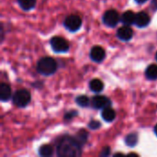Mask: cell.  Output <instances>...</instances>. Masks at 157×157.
Listing matches in <instances>:
<instances>
[{"mask_svg": "<svg viewBox=\"0 0 157 157\" xmlns=\"http://www.w3.org/2000/svg\"><path fill=\"white\" fill-rule=\"evenodd\" d=\"M83 144L76 137L63 136L56 143V154L58 156H79L82 154Z\"/></svg>", "mask_w": 157, "mask_h": 157, "instance_id": "6da1fadb", "label": "cell"}, {"mask_svg": "<svg viewBox=\"0 0 157 157\" xmlns=\"http://www.w3.org/2000/svg\"><path fill=\"white\" fill-rule=\"evenodd\" d=\"M57 70V63L52 57H43L37 63V71L42 75H52Z\"/></svg>", "mask_w": 157, "mask_h": 157, "instance_id": "7a4b0ae2", "label": "cell"}, {"mask_svg": "<svg viewBox=\"0 0 157 157\" xmlns=\"http://www.w3.org/2000/svg\"><path fill=\"white\" fill-rule=\"evenodd\" d=\"M31 99L30 93L27 89H19L13 95V103L19 108L26 107Z\"/></svg>", "mask_w": 157, "mask_h": 157, "instance_id": "3957f363", "label": "cell"}, {"mask_svg": "<svg viewBox=\"0 0 157 157\" xmlns=\"http://www.w3.org/2000/svg\"><path fill=\"white\" fill-rule=\"evenodd\" d=\"M52 49L55 52H66L69 51V42L63 37H52L50 40Z\"/></svg>", "mask_w": 157, "mask_h": 157, "instance_id": "277c9868", "label": "cell"}, {"mask_svg": "<svg viewBox=\"0 0 157 157\" xmlns=\"http://www.w3.org/2000/svg\"><path fill=\"white\" fill-rule=\"evenodd\" d=\"M120 17H120L117 10L109 9V10H107L104 13V15L102 17V21L106 26L114 28V27H116L118 25V23L120 21Z\"/></svg>", "mask_w": 157, "mask_h": 157, "instance_id": "5b68a950", "label": "cell"}, {"mask_svg": "<svg viewBox=\"0 0 157 157\" xmlns=\"http://www.w3.org/2000/svg\"><path fill=\"white\" fill-rule=\"evenodd\" d=\"M63 25H64L65 29H68L69 31L75 32V31H77L81 28V26H82V19L77 15H70V16H68L64 19Z\"/></svg>", "mask_w": 157, "mask_h": 157, "instance_id": "8992f818", "label": "cell"}, {"mask_svg": "<svg viewBox=\"0 0 157 157\" xmlns=\"http://www.w3.org/2000/svg\"><path fill=\"white\" fill-rule=\"evenodd\" d=\"M91 105L94 109H103L107 107H110L111 101L105 96H95L94 98H92Z\"/></svg>", "mask_w": 157, "mask_h": 157, "instance_id": "52a82bcc", "label": "cell"}, {"mask_svg": "<svg viewBox=\"0 0 157 157\" xmlns=\"http://www.w3.org/2000/svg\"><path fill=\"white\" fill-rule=\"evenodd\" d=\"M133 36V30L130 26L124 25L123 27H121L117 31V37L123 41L130 40Z\"/></svg>", "mask_w": 157, "mask_h": 157, "instance_id": "ba28073f", "label": "cell"}, {"mask_svg": "<svg viewBox=\"0 0 157 157\" xmlns=\"http://www.w3.org/2000/svg\"><path fill=\"white\" fill-rule=\"evenodd\" d=\"M106 57L105 50L100 46H94L90 51V58L96 63H101Z\"/></svg>", "mask_w": 157, "mask_h": 157, "instance_id": "9c48e42d", "label": "cell"}, {"mask_svg": "<svg viewBox=\"0 0 157 157\" xmlns=\"http://www.w3.org/2000/svg\"><path fill=\"white\" fill-rule=\"evenodd\" d=\"M150 21H151V18H150V16L147 13L139 12V13L136 14L134 24L138 28H145L150 24Z\"/></svg>", "mask_w": 157, "mask_h": 157, "instance_id": "30bf717a", "label": "cell"}, {"mask_svg": "<svg viewBox=\"0 0 157 157\" xmlns=\"http://www.w3.org/2000/svg\"><path fill=\"white\" fill-rule=\"evenodd\" d=\"M11 98V87L6 83L0 85V99L2 101H7Z\"/></svg>", "mask_w": 157, "mask_h": 157, "instance_id": "8fae6325", "label": "cell"}, {"mask_svg": "<svg viewBox=\"0 0 157 157\" xmlns=\"http://www.w3.org/2000/svg\"><path fill=\"white\" fill-rule=\"evenodd\" d=\"M101 117L102 119L107 121V122H111L115 120L116 118V113H115V110L113 109H111L110 107H107L105 109H102V112H101Z\"/></svg>", "mask_w": 157, "mask_h": 157, "instance_id": "7c38bea8", "label": "cell"}, {"mask_svg": "<svg viewBox=\"0 0 157 157\" xmlns=\"http://www.w3.org/2000/svg\"><path fill=\"white\" fill-rule=\"evenodd\" d=\"M135 17H136V14H134L132 11L129 10V11H126L125 13L122 14L121 16V22L124 24V25H127V26H130V25H132L134 24V21H135Z\"/></svg>", "mask_w": 157, "mask_h": 157, "instance_id": "4fadbf2b", "label": "cell"}, {"mask_svg": "<svg viewBox=\"0 0 157 157\" xmlns=\"http://www.w3.org/2000/svg\"><path fill=\"white\" fill-rule=\"evenodd\" d=\"M145 76L149 80H155L157 79V65L156 64H150L145 70Z\"/></svg>", "mask_w": 157, "mask_h": 157, "instance_id": "5bb4252c", "label": "cell"}, {"mask_svg": "<svg viewBox=\"0 0 157 157\" xmlns=\"http://www.w3.org/2000/svg\"><path fill=\"white\" fill-rule=\"evenodd\" d=\"M89 87L90 89L93 91V92H96V93H98V92H101L104 88V84L102 83L101 80L99 79H93L90 81L89 83Z\"/></svg>", "mask_w": 157, "mask_h": 157, "instance_id": "9a60e30c", "label": "cell"}, {"mask_svg": "<svg viewBox=\"0 0 157 157\" xmlns=\"http://www.w3.org/2000/svg\"><path fill=\"white\" fill-rule=\"evenodd\" d=\"M36 1L37 0H17V3L23 10L29 11L35 6Z\"/></svg>", "mask_w": 157, "mask_h": 157, "instance_id": "2e32d148", "label": "cell"}, {"mask_svg": "<svg viewBox=\"0 0 157 157\" xmlns=\"http://www.w3.org/2000/svg\"><path fill=\"white\" fill-rule=\"evenodd\" d=\"M39 155L40 156H52L53 155V148L50 144H44L39 149Z\"/></svg>", "mask_w": 157, "mask_h": 157, "instance_id": "e0dca14e", "label": "cell"}, {"mask_svg": "<svg viewBox=\"0 0 157 157\" xmlns=\"http://www.w3.org/2000/svg\"><path fill=\"white\" fill-rule=\"evenodd\" d=\"M137 143H138V135H137V133H130L125 138V144L130 147L135 146L137 144Z\"/></svg>", "mask_w": 157, "mask_h": 157, "instance_id": "ac0fdd59", "label": "cell"}, {"mask_svg": "<svg viewBox=\"0 0 157 157\" xmlns=\"http://www.w3.org/2000/svg\"><path fill=\"white\" fill-rule=\"evenodd\" d=\"M75 102L77 103V105H79L80 107L82 108H86V107H88L89 103H90V100L89 98L85 96V95H82V96H78L75 99Z\"/></svg>", "mask_w": 157, "mask_h": 157, "instance_id": "d6986e66", "label": "cell"}, {"mask_svg": "<svg viewBox=\"0 0 157 157\" xmlns=\"http://www.w3.org/2000/svg\"><path fill=\"white\" fill-rule=\"evenodd\" d=\"M76 138H77V140L84 145L86 143V141H87V138H88V133L86 132V131H85V130H81V131H79L78 132H77V134H76V136H75Z\"/></svg>", "mask_w": 157, "mask_h": 157, "instance_id": "ffe728a7", "label": "cell"}, {"mask_svg": "<svg viewBox=\"0 0 157 157\" xmlns=\"http://www.w3.org/2000/svg\"><path fill=\"white\" fill-rule=\"evenodd\" d=\"M100 126H101V123L98 121H91L88 123V128L91 130H98L100 128Z\"/></svg>", "mask_w": 157, "mask_h": 157, "instance_id": "44dd1931", "label": "cell"}, {"mask_svg": "<svg viewBox=\"0 0 157 157\" xmlns=\"http://www.w3.org/2000/svg\"><path fill=\"white\" fill-rule=\"evenodd\" d=\"M76 115H77V111H76V110L69 111V112L65 113V115H64V120L67 121H71L74 117H75Z\"/></svg>", "mask_w": 157, "mask_h": 157, "instance_id": "7402d4cb", "label": "cell"}, {"mask_svg": "<svg viewBox=\"0 0 157 157\" xmlns=\"http://www.w3.org/2000/svg\"><path fill=\"white\" fill-rule=\"evenodd\" d=\"M110 152H111V150H110V147H109V146H106V147H104V148L102 149L101 153L99 154V156H101V157L109 156V155H110Z\"/></svg>", "mask_w": 157, "mask_h": 157, "instance_id": "603a6c76", "label": "cell"}, {"mask_svg": "<svg viewBox=\"0 0 157 157\" xmlns=\"http://www.w3.org/2000/svg\"><path fill=\"white\" fill-rule=\"evenodd\" d=\"M152 6H153V7H154L155 9H156L157 10V0H153V1H152Z\"/></svg>", "mask_w": 157, "mask_h": 157, "instance_id": "cb8c5ba5", "label": "cell"}, {"mask_svg": "<svg viewBox=\"0 0 157 157\" xmlns=\"http://www.w3.org/2000/svg\"><path fill=\"white\" fill-rule=\"evenodd\" d=\"M136 1V3H138V4H144V3H145L147 0H135Z\"/></svg>", "mask_w": 157, "mask_h": 157, "instance_id": "d4e9b609", "label": "cell"}, {"mask_svg": "<svg viewBox=\"0 0 157 157\" xmlns=\"http://www.w3.org/2000/svg\"><path fill=\"white\" fill-rule=\"evenodd\" d=\"M155 133L156 134V136H157V124L155 126Z\"/></svg>", "mask_w": 157, "mask_h": 157, "instance_id": "484cf974", "label": "cell"}, {"mask_svg": "<svg viewBox=\"0 0 157 157\" xmlns=\"http://www.w3.org/2000/svg\"><path fill=\"white\" fill-rule=\"evenodd\" d=\"M155 59H156V61H157V52H156V54H155Z\"/></svg>", "mask_w": 157, "mask_h": 157, "instance_id": "4316f807", "label": "cell"}]
</instances>
